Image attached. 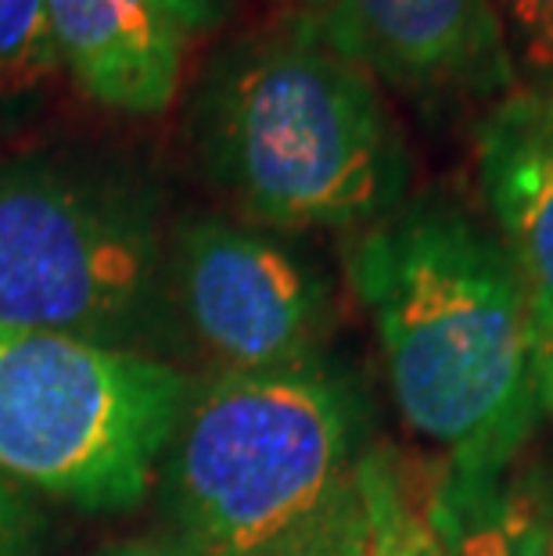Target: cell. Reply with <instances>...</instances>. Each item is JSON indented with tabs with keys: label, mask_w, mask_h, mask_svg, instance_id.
<instances>
[{
	"label": "cell",
	"mask_w": 553,
	"mask_h": 556,
	"mask_svg": "<svg viewBox=\"0 0 553 556\" xmlns=\"http://www.w3.org/2000/svg\"><path fill=\"white\" fill-rule=\"evenodd\" d=\"M33 517L18 495L0 481V556H29Z\"/></svg>",
	"instance_id": "cell-15"
},
{
	"label": "cell",
	"mask_w": 553,
	"mask_h": 556,
	"mask_svg": "<svg viewBox=\"0 0 553 556\" xmlns=\"http://www.w3.org/2000/svg\"><path fill=\"white\" fill-rule=\"evenodd\" d=\"M360 481L370 514V556H445L431 517V478L410 470L392 448H367Z\"/></svg>",
	"instance_id": "cell-11"
},
{
	"label": "cell",
	"mask_w": 553,
	"mask_h": 556,
	"mask_svg": "<svg viewBox=\"0 0 553 556\" xmlns=\"http://www.w3.org/2000/svg\"><path fill=\"white\" fill-rule=\"evenodd\" d=\"M191 126L209 180L259 227L363 230L406 201V140L378 79L305 11L216 58Z\"/></svg>",
	"instance_id": "cell-2"
},
{
	"label": "cell",
	"mask_w": 553,
	"mask_h": 556,
	"mask_svg": "<svg viewBox=\"0 0 553 556\" xmlns=\"http://www.w3.org/2000/svg\"><path fill=\"white\" fill-rule=\"evenodd\" d=\"M285 4H296V8L305 11V15H316V11L327 8V0H285Z\"/></svg>",
	"instance_id": "cell-19"
},
{
	"label": "cell",
	"mask_w": 553,
	"mask_h": 556,
	"mask_svg": "<svg viewBox=\"0 0 553 556\" xmlns=\"http://www.w3.org/2000/svg\"><path fill=\"white\" fill-rule=\"evenodd\" d=\"M345 269L378 327L403 420L453 475L511 467L546 399L539 338L497 230L456 201H403L356 230Z\"/></svg>",
	"instance_id": "cell-1"
},
{
	"label": "cell",
	"mask_w": 553,
	"mask_h": 556,
	"mask_svg": "<svg viewBox=\"0 0 553 556\" xmlns=\"http://www.w3.org/2000/svg\"><path fill=\"white\" fill-rule=\"evenodd\" d=\"M550 506H553V475H550ZM550 556H553V535H550Z\"/></svg>",
	"instance_id": "cell-20"
},
{
	"label": "cell",
	"mask_w": 553,
	"mask_h": 556,
	"mask_svg": "<svg viewBox=\"0 0 553 556\" xmlns=\"http://www.w3.org/2000/svg\"><path fill=\"white\" fill-rule=\"evenodd\" d=\"M180 33H198L216 26L227 11V0H151Z\"/></svg>",
	"instance_id": "cell-16"
},
{
	"label": "cell",
	"mask_w": 553,
	"mask_h": 556,
	"mask_svg": "<svg viewBox=\"0 0 553 556\" xmlns=\"http://www.w3.org/2000/svg\"><path fill=\"white\" fill-rule=\"evenodd\" d=\"M93 556H187L180 542H162V539H126L112 542V546L98 549Z\"/></svg>",
	"instance_id": "cell-17"
},
{
	"label": "cell",
	"mask_w": 553,
	"mask_h": 556,
	"mask_svg": "<svg viewBox=\"0 0 553 556\" xmlns=\"http://www.w3.org/2000/svg\"><path fill=\"white\" fill-rule=\"evenodd\" d=\"M58 68L47 0H0V98H26Z\"/></svg>",
	"instance_id": "cell-12"
},
{
	"label": "cell",
	"mask_w": 553,
	"mask_h": 556,
	"mask_svg": "<svg viewBox=\"0 0 553 556\" xmlns=\"http://www.w3.org/2000/svg\"><path fill=\"white\" fill-rule=\"evenodd\" d=\"M543 399H546V406L553 409V352H550V356H543Z\"/></svg>",
	"instance_id": "cell-18"
},
{
	"label": "cell",
	"mask_w": 553,
	"mask_h": 556,
	"mask_svg": "<svg viewBox=\"0 0 553 556\" xmlns=\"http://www.w3.org/2000/svg\"><path fill=\"white\" fill-rule=\"evenodd\" d=\"M259 556H370V514L363 495L360 464L341 489L291 535Z\"/></svg>",
	"instance_id": "cell-13"
},
{
	"label": "cell",
	"mask_w": 553,
	"mask_h": 556,
	"mask_svg": "<svg viewBox=\"0 0 553 556\" xmlns=\"http://www.w3.org/2000/svg\"><path fill=\"white\" fill-rule=\"evenodd\" d=\"M58 62L90 101L166 112L184 73V33L151 0H47Z\"/></svg>",
	"instance_id": "cell-9"
},
{
	"label": "cell",
	"mask_w": 553,
	"mask_h": 556,
	"mask_svg": "<svg viewBox=\"0 0 553 556\" xmlns=\"http://www.w3.org/2000/svg\"><path fill=\"white\" fill-rule=\"evenodd\" d=\"M431 517L445 556H550V475L517 467L431 478Z\"/></svg>",
	"instance_id": "cell-10"
},
{
	"label": "cell",
	"mask_w": 553,
	"mask_h": 556,
	"mask_svg": "<svg viewBox=\"0 0 553 556\" xmlns=\"http://www.w3.org/2000/svg\"><path fill=\"white\" fill-rule=\"evenodd\" d=\"M492 230L521 280L539 359L553 352V87L507 93L475 140Z\"/></svg>",
	"instance_id": "cell-8"
},
{
	"label": "cell",
	"mask_w": 553,
	"mask_h": 556,
	"mask_svg": "<svg viewBox=\"0 0 553 556\" xmlns=\"http://www.w3.org/2000/svg\"><path fill=\"white\" fill-rule=\"evenodd\" d=\"M514 65L553 79V0H497Z\"/></svg>",
	"instance_id": "cell-14"
},
{
	"label": "cell",
	"mask_w": 553,
	"mask_h": 556,
	"mask_svg": "<svg viewBox=\"0 0 553 556\" xmlns=\"http://www.w3.org/2000/svg\"><path fill=\"white\" fill-rule=\"evenodd\" d=\"M159 277L155 208L137 187L0 165V327L112 345L148 316Z\"/></svg>",
	"instance_id": "cell-5"
},
{
	"label": "cell",
	"mask_w": 553,
	"mask_h": 556,
	"mask_svg": "<svg viewBox=\"0 0 553 556\" xmlns=\"http://www.w3.org/2000/svg\"><path fill=\"white\" fill-rule=\"evenodd\" d=\"M327 43L417 98L503 101L517 65L497 0H327Z\"/></svg>",
	"instance_id": "cell-7"
},
{
	"label": "cell",
	"mask_w": 553,
	"mask_h": 556,
	"mask_svg": "<svg viewBox=\"0 0 553 556\" xmlns=\"http://www.w3.org/2000/svg\"><path fill=\"white\" fill-rule=\"evenodd\" d=\"M169 503L187 556H259L356 475L363 406L321 359L223 370L173 434Z\"/></svg>",
	"instance_id": "cell-3"
},
{
	"label": "cell",
	"mask_w": 553,
	"mask_h": 556,
	"mask_svg": "<svg viewBox=\"0 0 553 556\" xmlns=\"http://www.w3.org/2000/svg\"><path fill=\"white\" fill-rule=\"evenodd\" d=\"M173 274L187 324L223 370L316 359L327 288L285 244L223 219H194L176 233Z\"/></svg>",
	"instance_id": "cell-6"
},
{
	"label": "cell",
	"mask_w": 553,
	"mask_h": 556,
	"mask_svg": "<svg viewBox=\"0 0 553 556\" xmlns=\"http://www.w3.org/2000/svg\"><path fill=\"white\" fill-rule=\"evenodd\" d=\"M194 384L123 345L0 327V475L84 510L151 492Z\"/></svg>",
	"instance_id": "cell-4"
}]
</instances>
